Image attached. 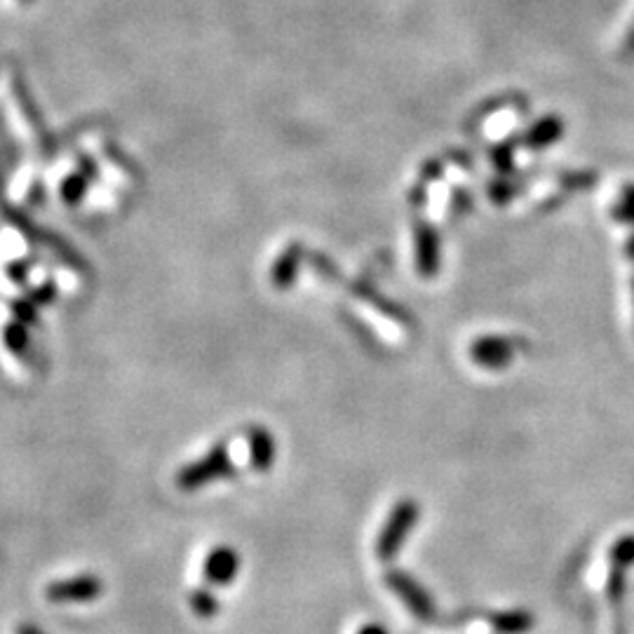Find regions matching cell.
Segmentation results:
<instances>
[{"label":"cell","instance_id":"1","mask_svg":"<svg viewBox=\"0 0 634 634\" xmlns=\"http://www.w3.org/2000/svg\"><path fill=\"white\" fill-rule=\"evenodd\" d=\"M235 475V465L228 454L226 444H214L198 461L186 463L177 472V487L181 491H200L207 484L228 480Z\"/></svg>","mask_w":634,"mask_h":634},{"label":"cell","instance_id":"2","mask_svg":"<svg viewBox=\"0 0 634 634\" xmlns=\"http://www.w3.org/2000/svg\"><path fill=\"white\" fill-rule=\"evenodd\" d=\"M101 595H104V580L94 573L52 580L45 588V599L50 604H90Z\"/></svg>","mask_w":634,"mask_h":634},{"label":"cell","instance_id":"3","mask_svg":"<svg viewBox=\"0 0 634 634\" xmlns=\"http://www.w3.org/2000/svg\"><path fill=\"white\" fill-rule=\"evenodd\" d=\"M240 569V552L231 545H219V548L209 550L205 562H202V580L209 588H228L238 578Z\"/></svg>","mask_w":634,"mask_h":634},{"label":"cell","instance_id":"4","mask_svg":"<svg viewBox=\"0 0 634 634\" xmlns=\"http://www.w3.org/2000/svg\"><path fill=\"white\" fill-rule=\"evenodd\" d=\"M414 517H416L414 503L397 505V510L393 512V517H390V522L386 526V531H383L381 538H379V555L381 557H390L397 548H400V543L404 541V536H407V531H409L411 522H414Z\"/></svg>","mask_w":634,"mask_h":634},{"label":"cell","instance_id":"5","mask_svg":"<svg viewBox=\"0 0 634 634\" xmlns=\"http://www.w3.org/2000/svg\"><path fill=\"white\" fill-rule=\"evenodd\" d=\"M247 447H249V463L256 472H268L273 468L275 456H278V444L271 430L263 426H254L247 430Z\"/></svg>","mask_w":634,"mask_h":634},{"label":"cell","instance_id":"6","mask_svg":"<svg viewBox=\"0 0 634 634\" xmlns=\"http://www.w3.org/2000/svg\"><path fill=\"white\" fill-rule=\"evenodd\" d=\"M299 247H289L285 254L275 261L273 266V285L278 289H289L296 280V271H299Z\"/></svg>","mask_w":634,"mask_h":634},{"label":"cell","instance_id":"7","mask_svg":"<svg viewBox=\"0 0 634 634\" xmlns=\"http://www.w3.org/2000/svg\"><path fill=\"white\" fill-rule=\"evenodd\" d=\"M188 606H191V611L198 618H202V620L214 618L219 613V609H221L219 599H217V595H214L212 590H209V585H207V588L193 590L191 595H188Z\"/></svg>","mask_w":634,"mask_h":634},{"label":"cell","instance_id":"8","mask_svg":"<svg viewBox=\"0 0 634 634\" xmlns=\"http://www.w3.org/2000/svg\"><path fill=\"white\" fill-rule=\"evenodd\" d=\"M505 346L508 343L503 341H484L477 348H472V355H475L477 362L487 364V367H501V364L510 362V350Z\"/></svg>","mask_w":634,"mask_h":634},{"label":"cell","instance_id":"9","mask_svg":"<svg viewBox=\"0 0 634 634\" xmlns=\"http://www.w3.org/2000/svg\"><path fill=\"white\" fill-rule=\"evenodd\" d=\"M562 134V123L557 118H545L534 127V132L529 134V144L531 146H548L552 141L559 139Z\"/></svg>","mask_w":634,"mask_h":634},{"label":"cell","instance_id":"10","mask_svg":"<svg viewBox=\"0 0 634 634\" xmlns=\"http://www.w3.org/2000/svg\"><path fill=\"white\" fill-rule=\"evenodd\" d=\"M3 341H5V346L12 350V353H17V355L26 353V348H29V334H26V325L17 322V325L5 327Z\"/></svg>","mask_w":634,"mask_h":634},{"label":"cell","instance_id":"11","mask_svg":"<svg viewBox=\"0 0 634 634\" xmlns=\"http://www.w3.org/2000/svg\"><path fill=\"white\" fill-rule=\"evenodd\" d=\"M357 634H388L386 627L381 625H364L362 630H357Z\"/></svg>","mask_w":634,"mask_h":634},{"label":"cell","instance_id":"12","mask_svg":"<svg viewBox=\"0 0 634 634\" xmlns=\"http://www.w3.org/2000/svg\"><path fill=\"white\" fill-rule=\"evenodd\" d=\"M15 634H45V632H43V630H38L36 625H29V623H26V625H19Z\"/></svg>","mask_w":634,"mask_h":634},{"label":"cell","instance_id":"13","mask_svg":"<svg viewBox=\"0 0 634 634\" xmlns=\"http://www.w3.org/2000/svg\"><path fill=\"white\" fill-rule=\"evenodd\" d=\"M632 47H634V33H632Z\"/></svg>","mask_w":634,"mask_h":634}]
</instances>
